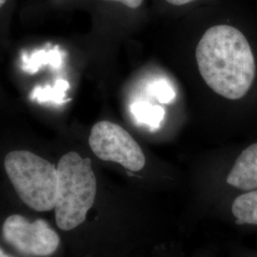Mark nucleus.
<instances>
[{"label": "nucleus", "instance_id": "nucleus-1", "mask_svg": "<svg viewBox=\"0 0 257 257\" xmlns=\"http://www.w3.org/2000/svg\"><path fill=\"white\" fill-rule=\"evenodd\" d=\"M204 81L230 101L246 100L257 85V54L248 33L231 23L209 28L195 51Z\"/></svg>", "mask_w": 257, "mask_h": 257}, {"label": "nucleus", "instance_id": "nucleus-2", "mask_svg": "<svg viewBox=\"0 0 257 257\" xmlns=\"http://www.w3.org/2000/svg\"><path fill=\"white\" fill-rule=\"evenodd\" d=\"M58 190L55 222L59 229L72 230L86 220L96 196L97 182L89 158L75 152L62 156L56 166Z\"/></svg>", "mask_w": 257, "mask_h": 257}, {"label": "nucleus", "instance_id": "nucleus-3", "mask_svg": "<svg viewBox=\"0 0 257 257\" xmlns=\"http://www.w3.org/2000/svg\"><path fill=\"white\" fill-rule=\"evenodd\" d=\"M4 168L19 198L37 211L55 209L58 190L57 169L29 151L10 152Z\"/></svg>", "mask_w": 257, "mask_h": 257}, {"label": "nucleus", "instance_id": "nucleus-4", "mask_svg": "<svg viewBox=\"0 0 257 257\" xmlns=\"http://www.w3.org/2000/svg\"><path fill=\"white\" fill-rule=\"evenodd\" d=\"M89 144L99 159L117 163L128 171L139 172L146 164L145 155L138 142L113 122L104 120L94 124Z\"/></svg>", "mask_w": 257, "mask_h": 257}, {"label": "nucleus", "instance_id": "nucleus-5", "mask_svg": "<svg viewBox=\"0 0 257 257\" xmlns=\"http://www.w3.org/2000/svg\"><path fill=\"white\" fill-rule=\"evenodd\" d=\"M5 240L19 251L34 256H48L55 252L60 239L44 220L30 222L24 216L13 214L3 224Z\"/></svg>", "mask_w": 257, "mask_h": 257}, {"label": "nucleus", "instance_id": "nucleus-6", "mask_svg": "<svg viewBox=\"0 0 257 257\" xmlns=\"http://www.w3.org/2000/svg\"><path fill=\"white\" fill-rule=\"evenodd\" d=\"M226 182L244 192L257 190V142L248 145L239 154Z\"/></svg>", "mask_w": 257, "mask_h": 257}, {"label": "nucleus", "instance_id": "nucleus-7", "mask_svg": "<svg viewBox=\"0 0 257 257\" xmlns=\"http://www.w3.org/2000/svg\"><path fill=\"white\" fill-rule=\"evenodd\" d=\"M22 70L27 74H35L44 66H50L52 69H59L63 62V54L58 47L51 49H42L27 55L23 54Z\"/></svg>", "mask_w": 257, "mask_h": 257}, {"label": "nucleus", "instance_id": "nucleus-8", "mask_svg": "<svg viewBox=\"0 0 257 257\" xmlns=\"http://www.w3.org/2000/svg\"><path fill=\"white\" fill-rule=\"evenodd\" d=\"M231 212L239 225H257V190L237 196L232 203Z\"/></svg>", "mask_w": 257, "mask_h": 257}, {"label": "nucleus", "instance_id": "nucleus-9", "mask_svg": "<svg viewBox=\"0 0 257 257\" xmlns=\"http://www.w3.org/2000/svg\"><path fill=\"white\" fill-rule=\"evenodd\" d=\"M131 112L140 124L146 125L151 131L159 128L164 119L165 110L158 105L149 102H136L131 106Z\"/></svg>", "mask_w": 257, "mask_h": 257}, {"label": "nucleus", "instance_id": "nucleus-10", "mask_svg": "<svg viewBox=\"0 0 257 257\" xmlns=\"http://www.w3.org/2000/svg\"><path fill=\"white\" fill-rule=\"evenodd\" d=\"M69 88L70 85L66 80L58 79L54 86H37L31 92L30 97L33 101H37L41 104L50 102L60 105L67 101L65 97L66 92L69 90Z\"/></svg>", "mask_w": 257, "mask_h": 257}, {"label": "nucleus", "instance_id": "nucleus-11", "mask_svg": "<svg viewBox=\"0 0 257 257\" xmlns=\"http://www.w3.org/2000/svg\"><path fill=\"white\" fill-rule=\"evenodd\" d=\"M148 91L160 103L169 104L175 100V92L173 87L165 80H157L152 83L149 86Z\"/></svg>", "mask_w": 257, "mask_h": 257}, {"label": "nucleus", "instance_id": "nucleus-12", "mask_svg": "<svg viewBox=\"0 0 257 257\" xmlns=\"http://www.w3.org/2000/svg\"><path fill=\"white\" fill-rule=\"evenodd\" d=\"M102 1L118 4L130 11H138L141 9L145 2V0H102Z\"/></svg>", "mask_w": 257, "mask_h": 257}, {"label": "nucleus", "instance_id": "nucleus-13", "mask_svg": "<svg viewBox=\"0 0 257 257\" xmlns=\"http://www.w3.org/2000/svg\"><path fill=\"white\" fill-rule=\"evenodd\" d=\"M161 1L171 8L180 9V8H185L193 4H196L198 2L207 1V0H161Z\"/></svg>", "mask_w": 257, "mask_h": 257}, {"label": "nucleus", "instance_id": "nucleus-14", "mask_svg": "<svg viewBox=\"0 0 257 257\" xmlns=\"http://www.w3.org/2000/svg\"><path fill=\"white\" fill-rule=\"evenodd\" d=\"M0 257H12L8 255V254H6L1 248H0Z\"/></svg>", "mask_w": 257, "mask_h": 257}, {"label": "nucleus", "instance_id": "nucleus-15", "mask_svg": "<svg viewBox=\"0 0 257 257\" xmlns=\"http://www.w3.org/2000/svg\"><path fill=\"white\" fill-rule=\"evenodd\" d=\"M6 1H7V0H0V8L6 3Z\"/></svg>", "mask_w": 257, "mask_h": 257}]
</instances>
